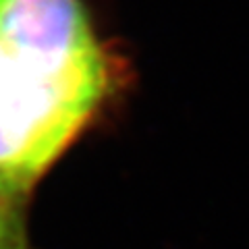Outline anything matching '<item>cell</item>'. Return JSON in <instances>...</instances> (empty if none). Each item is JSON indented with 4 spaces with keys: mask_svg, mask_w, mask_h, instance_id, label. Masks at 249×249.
Returning a JSON list of instances; mask_svg holds the SVG:
<instances>
[{
    "mask_svg": "<svg viewBox=\"0 0 249 249\" xmlns=\"http://www.w3.org/2000/svg\"><path fill=\"white\" fill-rule=\"evenodd\" d=\"M108 79L46 73L0 42V181L19 193L79 133Z\"/></svg>",
    "mask_w": 249,
    "mask_h": 249,
    "instance_id": "1",
    "label": "cell"
},
{
    "mask_svg": "<svg viewBox=\"0 0 249 249\" xmlns=\"http://www.w3.org/2000/svg\"><path fill=\"white\" fill-rule=\"evenodd\" d=\"M0 249H27L15 204H0Z\"/></svg>",
    "mask_w": 249,
    "mask_h": 249,
    "instance_id": "2",
    "label": "cell"
},
{
    "mask_svg": "<svg viewBox=\"0 0 249 249\" xmlns=\"http://www.w3.org/2000/svg\"><path fill=\"white\" fill-rule=\"evenodd\" d=\"M15 201H17V196L0 181V204H15Z\"/></svg>",
    "mask_w": 249,
    "mask_h": 249,
    "instance_id": "3",
    "label": "cell"
}]
</instances>
